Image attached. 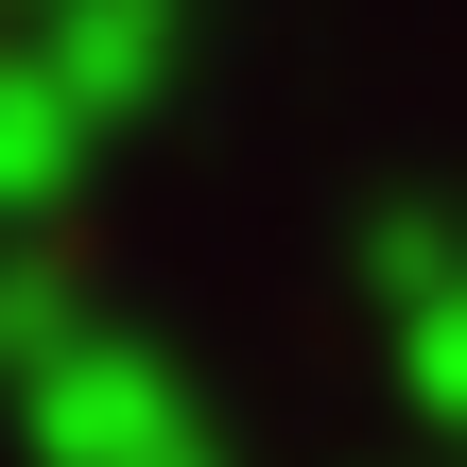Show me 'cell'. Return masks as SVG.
<instances>
[{
  "mask_svg": "<svg viewBox=\"0 0 467 467\" xmlns=\"http://www.w3.org/2000/svg\"><path fill=\"white\" fill-rule=\"evenodd\" d=\"M17 433H35V467H225V416L121 329H52L17 364Z\"/></svg>",
  "mask_w": 467,
  "mask_h": 467,
  "instance_id": "6da1fadb",
  "label": "cell"
},
{
  "mask_svg": "<svg viewBox=\"0 0 467 467\" xmlns=\"http://www.w3.org/2000/svg\"><path fill=\"white\" fill-rule=\"evenodd\" d=\"M381 312H399V399L467 433V243L451 225H381Z\"/></svg>",
  "mask_w": 467,
  "mask_h": 467,
  "instance_id": "7a4b0ae2",
  "label": "cell"
},
{
  "mask_svg": "<svg viewBox=\"0 0 467 467\" xmlns=\"http://www.w3.org/2000/svg\"><path fill=\"white\" fill-rule=\"evenodd\" d=\"M52 329H69V312H52V295H35V277H0V399H17V364H35V347H52Z\"/></svg>",
  "mask_w": 467,
  "mask_h": 467,
  "instance_id": "5b68a950",
  "label": "cell"
},
{
  "mask_svg": "<svg viewBox=\"0 0 467 467\" xmlns=\"http://www.w3.org/2000/svg\"><path fill=\"white\" fill-rule=\"evenodd\" d=\"M87 104H69V69L52 52H0V225H52L69 191H87Z\"/></svg>",
  "mask_w": 467,
  "mask_h": 467,
  "instance_id": "3957f363",
  "label": "cell"
},
{
  "mask_svg": "<svg viewBox=\"0 0 467 467\" xmlns=\"http://www.w3.org/2000/svg\"><path fill=\"white\" fill-rule=\"evenodd\" d=\"M52 69H69V104L87 121H139L156 87H173V0H52V35H35Z\"/></svg>",
  "mask_w": 467,
  "mask_h": 467,
  "instance_id": "277c9868",
  "label": "cell"
}]
</instances>
